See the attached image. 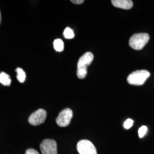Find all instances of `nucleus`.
I'll return each instance as SVG.
<instances>
[{"mask_svg":"<svg viewBox=\"0 0 154 154\" xmlns=\"http://www.w3.org/2000/svg\"><path fill=\"white\" fill-rule=\"evenodd\" d=\"M149 75L150 73L147 70H137L130 74L127 77V80L130 85L140 86L144 83Z\"/></svg>","mask_w":154,"mask_h":154,"instance_id":"obj_1","label":"nucleus"},{"mask_svg":"<svg viewBox=\"0 0 154 154\" xmlns=\"http://www.w3.org/2000/svg\"><path fill=\"white\" fill-rule=\"evenodd\" d=\"M149 36L147 33L135 34L130 39L129 45L134 49L142 50L149 42Z\"/></svg>","mask_w":154,"mask_h":154,"instance_id":"obj_2","label":"nucleus"},{"mask_svg":"<svg viewBox=\"0 0 154 154\" xmlns=\"http://www.w3.org/2000/svg\"><path fill=\"white\" fill-rule=\"evenodd\" d=\"M77 151L79 154H97V149L88 140H81L77 143Z\"/></svg>","mask_w":154,"mask_h":154,"instance_id":"obj_3","label":"nucleus"},{"mask_svg":"<svg viewBox=\"0 0 154 154\" xmlns=\"http://www.w3.org/2000/svg\"><path fill=\"white\" fill-rule=\"evenodd\" d=\"M72 111L70 109L66 108L61 111L56 119V122L59 126L66 127L69 126L72 118Z\"/></svg>","mask_w":154,"mask_h":154,"instance_id":"obj_4","label":"nucleus"},{"mask_svg":"<svg viewBox=\"0 0 154 154\" xmlns=\"http://www.w3.org/2000/svg\"><path fill=\"white\" fill-rule=\"evenodd\" d=\"M46 116V111L42 109H40L30 115L28 119V121L30 125L33 126H38L44 123Z\"/></svg>","mask_w":154,"mask_h":154,"instance_id":"obj_5","label":"nucleus"},{"mask_svg":"<svg viewBox=\"0 0 154 154\" xmlns=\"http://www.w3.org/2000/svg\"><path fill=\"white\" fill-rule=\"evenodd\" d=\"M42 154H57V145L53 139H45L40 144Z\"/></svg>","mask_w":154,"mask_h":154,"instance_id":"obj_6","label":"nucleus"},{"mask_svg":"<svg viewBox=\"0 0 154 154\" xmlns=\"http://www.w3.org/2000/svg\"><path fill=\"white\" fill-rule=\"evenodd\" d=\"M94 55L91 52H87L79 58L78 62V69L86 67L89 66L93 61Z\"/></svg>","mask_w":154,"mask_h":154,"instance_id":"obj_7","label":"nucleus"},{"mask_svg":"<svg viewBox=\"0 0 154 154\" xmlns=\"http://www.w3.org/2000/svg\"><path fill=\"white\" fill-rule=\"evenodd\" d=\"M111 2L116 8L123 9H130L133 6V2L131 0H112Z\"/></svg>","mask_w":154,"mask_h":154,"instance_id":"obj_8","label":"nucleus"},{"mask_svg":"<svg viewBox=\"0 0 154 154\" xmlns=\"http://www.w3.org/2000/svg\"><path fill=\"white\" fill-rule=\"evenodd\" d=\"M11 80L10 76L4 72H2L0 74V83L4 86H10Z\"/></svg>","mask_w":154,"mask_h":154,"instance_id":"obj_9","label":"nucleus"},{"mask_svg":"<svg viewBox=\"0 0 154 154\" xmlns=\"http://www.w3.org/2000/svg\"><path fill=\"white\" fill-rule=\"evenodd\" d=\"M54 48L55 51L61 52L64 49V44L61 39H56L53 42Z\"/></svg>","mask_w":154,"mask_h":154,"instance_id":"obj_10","label":"nucleus"},{"mask_svg":"<svg viewBox=\"0 0 154 154\" xmlns=\"http://www.w3.org/2000/svg\"><path fill=\"white\" fill-rule=\"evenodd\" d=\"M16 72L17 73V78L18 81L20 82H24L25 81V79H26V74L23 70V69H22L21 68L18 67V68H17Z\"/></svg>","mask_w":154,"mask_h":154,"instance_id":"obj_11","label":"nucleus"},{"mask_svg":"<svg viewBox=\"0 0 154 154\" xmlns=\"http://www.w3.org/2000/svg\"><path fill=\"white\" fill-rule=\"evenodd\" d=\"M87 73H88V68L86 67L78 69L77 72V77L79 79H83L86 76Z\"/></svg>","mask_w":154,"mask_h":154,"instance_id":"obj_12","label":"nucleus"},{"mask_svg":"<svg viewBox=\"0 0 154 154\" xmlns=\"http://www.w3.org/2000/svg\"><path fill=\"white\" fill-rule=\"evenodd\" d=\"M63 35L65 38L72 39L74 37V33L73 32L72 29L70 28H66L64 30Z\"/></svg>","mask_w":154,"mask_h":154,"instance_id":"obj_13","label":"nucleus"},{"mask_svg":"<svg viewBox=\"0 0 154 154\" xmlns=\"http://www.w3.org/2000/svg\"><path fill=\"white\" fill-rule=\"evenodd\" d=\"M147 131V127L146 126H142L141 127L139 128L138 130V134L139 138H143L144 135L146 134Z\"/></svg>","mask_w":154,"mask_h":154,"instance_id":"obj_14","label":"nucleus"},{"mask_svg":"<svg viewBox=\"0 0 154 154\" xmlns=\"http://www.w3.org/2000/svg\"><path fill=\"white\" fill-rule=\"evenodd\" d=\"M133 123H134V121H132V119H128L124 123L123 127L126 129H129V128H130L132 127V125H133Z\"/></svg>","mask_w":154,"mask_h":154,"instance_id":"obj_15","label":"nucleus"},{"mask_svg":"<svg viewBox=\"0 0 154 154\" xmlns=\"http://www.w3.org/2000/svg\"><path fill=\"white\" fill-rule=\"evenodd\" d=\"M25 154H39L37 151L33 149H29L26 151Z\"/></svg>","mask_w":154,"mask_h":154,"instance_id":"obj_16","label":"nucleus"},{"mask_svg":"<svg viewBox=\"0 0 154 154\" xmlns=\"http://www.w3.org/2000/svg\"><path fill=\"white\" fill-rule=\"evenodd\" d=\"M71 2L75 4H81L84 2L83 0H72Z\"/></svg>","mask_w":154,"mask_h":154,"instance_id":"obj_17","label":"nucleus"},{"mask_svg":"<svg viewBox=\"0 0 154 154\" xmlns=\"http://www.w3.org/2000/svg\"><path fill=\"white\" fill-rule=\"evenodd\" d=\"M1 22V11H0V23Z\"/></svg>","mask_w":154,"mask_h":154,"instance_id":"obj_18","label":"nucleus"}]
</instances>
